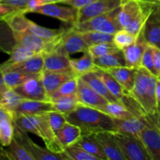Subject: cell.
Segmentation results:
<instances>
[{"label": "cell", "instance_id": "obj_4", "mask_svg": "<svg viewBox=\"0 0 160 160\" xmlns=\"http://www.w3.org/2000/svg\"><path fill=\"white\" fill-rule=\"evenodd\" d=\"M157 78L143 67H140L137 70L135 83L130 93L148 114L158 112L156 98Z\"/></svg>", "mask_w": 160, "mask_h": 160}, {"label": "cell", "instance_id": "obj_41", "mask_svg": "<svg viewBox=\"0 0 160 160\" xmlns=\"http://www.w3.org/2000/svg\"><path fill=\"white\" fill-rule=\"evenodd\" d=\"M136 38L137 37L135 35L130 33L129 31L122 29L114 34L113 43L120 50H123L125 48L134 43Z\"/></svg>", "mask_w": 160, "mask_h": 160}, {"label": "cell", "instance_id": "obj_19", "mask_svg": "<svg viewBox=\"0 0 160 160\" xmlns=\"http://www.w3.org/2000/svg\"><path fill=\"white\" fill-rule=\"evenodd\" d=\"M78 96L81 104L98 109L108 102L102 96L97 93L81 78H78Z\"/></svg>", "mask_w": 160, "mask_h": 160}, {"label": "cell", "instance_id": "obj_45", "mask_svg": "<svg viewBox=\"0 0 160 160\" xmlns=\"http://www.w3.org/2000/svg\"><path fill=\"white\" fill-rule=\"evenodd\" d=\"M30 0H0V4L9 6L16 9L28 12V5Z\"/></svg>", "mask_w": 160, "mask_h": 160}, {"label": "cell", "instance_id": "obj_15", "mask_svg": "<svg viewBox=\"0 0 160 160\" xmlns=\"http://www.w3.org/2000/svg\"><path fill=\"white\" fill-rule=\"evenodd\" d=\"M95 135L102 146L108 160H128L113 131H101Z\"/></svg>", "mask_w": 160, "mask_h": 160}, {"label": "cell", "instance_id": "obj_36", "mask_svg": "<svg viewBox=\"0 0 160 160\" xmlns=\"http://www.w3.org/2000/svg\"><path fill=\"white\" fill-rule=\"evenodd\" d=\"M24 99L14 89H8L1 95L0 108L15 112V109Z\"/></svg>", "mask_w": 160, "mask_h": 160}, {"label": "cell", "instance_id": "obj_56", "mask_svg": "<svg viewBox=\"0 0 160 160\" xmlns=\"http://www.w3.org/2000/svg\"><path fill=\"white\" fill-rule=\"evenodd\" d=\"M159 1H160V0H159Z\"/></svg>", "mask_w": 160, "mask_h": 160}, {"label": "cell", "instance_id": "obj_22", "mask_svg": "<svg viewBox=\"0 0 160 160\" xmlns=\"http://www.w3.org/2000/svg\"><path fill=\"white\" fill-rule=\"evenodd\" d=\"M54 111L52 102L36 101V100L23 99L15 109L17 117L18 116L42 115Z\"/></svg>", "mask_w": 160, "mask_h": 160}, {"label": "cell", "instance_id": "obj_6", "mask_svg": "<svg viewBox=\"0 0 160 160\" xmlns=\"http://www.w3.org/2000/svg\"><path fill=\"white\" fill-rule=\"evenodd\" d=\"M159 115L158 112L145 116V126L139 136L153 160H160Z\"/></svg>", "mask_w": 160, "mask_h": 160}, {"label": "cell", "instance_id": "obj_49", "mask_svg": "<svg viewBox=\"0 0 160 160\" xmlns=\"http://www.w3.org/2000/svg\"><path fill=\"white\" fill-rule=\"evenodd\" d=\"M156 98L158 112L160 110V78H158L156 85Z\"/></svg>", "mask_w": 160, "mask_h": 160}, {"label": "cell", "instance_id": "obj_5", "mask_svg": "<svg viewBox=\"0 0 160 160\" xmlns=\"http://www.w3.org/2000/svg\"><path fill=\"white\" fill-rule=\"evenodd\" d=\"M120 6L102 15L98 16L81 23H76L71 26L73 31L78 33L88 31H99L107 34H115L122 30L118 20Z\"/></svg>", "mask_w": 160, "mask_h": 160}, {"label": "cell", "instance_id": "obj_34", "mask_svg": "<svg viewBox=\"0 0 160 160\" xmlns=\"http://www.w3.org/2000/svg\"><path fill=\"white\" fill-rule=\"evenodd\" d=\"M98 110L110 116L112 118L127 119L134 117V114L121 102H109L102 106Z\"/></svg>", "mask_w": 160, "mask_h": 160}, {"label": "cell", "instance_id": "obj_9", "mask_svg": "<svg viewBox=\"0 0 160 160\" xmlns=\"http://www.w3.org/2000/svg\"><path fill=\"white\" fill-rule=\"evenodd\" d=\"M14 138L24 147L36 160H66L62 155L55 153L47 148H42L33 142L28 133L20 129L15 124V134Z\"/></svg>", "mask_w": 160, "mask_h": 160}, {"label": "cell", "instance_id": "obj_46", "mask_svg": "<svg viewBox=\"0 0 160 160\" xmlns=\"http://www.w3.org/2000/svg\"><path fill=\"white\" fill-rule=\"evenodd\" d=\"M95 1L96 0H62L60 3L73 6L78 9H81Z\"/></svg>", "mask_w": 160, "mask_h": 160}, {"label": "cell", "instance_id": "obj_16", "mask_svg": "<svg viewBox=\"0 0 160 160\" xmlns=\"http://www.w3.org/2000/svg\"><path fill=\"white\" fill-rule=\"evenodd\" d=\"M15 112L0 108V141L3 148H7L12 143L15 134Z\"/></svg>", "mask_w": 160, "mask_h": 160}, {"label": "cell", "instance_id": "obj_24", "mask_svg": "<svg viewBox=\"0 0 160 160\" xmlns=\"http://www.w3.org/2000/svg\"><path fill=\"white\" fill-rule=\"evenodd\" d=\"M138 69L130 68L128 67H120L109 69L106 71L110 73L123 87L126 93L130 94L133 90L135 83L136 73Z\"/></svg>", "mask_w": 160, "mask_h": 160}, {"label": "cell", "instance_id": "obj_11", "mask_svg": "<svg viewBox=\"0 0 160 160\" xmlns=\"http://www.w3.org/2000/svg\"><path fill=\"white\" fill-rule=\"evenodd\" d=\"M78 12L79 9L73 6H60L57 3H46L32 11V12L58 19L66 23H70L71 26L74 25L78 21Z\"/></svg>", "mask_w": 160, "mask_h": 160}, {"label": "cell", "instance_id": "obj_13", "mask_svg": "<svg viewBox=\"0 0 160 160\" xmlns=\"http://www.w3.org/2000/svg\"><path fill=\"white\" fill-rule=\"evenodd\" d=\"M40 75L41 73L38 76L30 78L14 90L24 99L51 102L41 81Z\"/></svg>", "mask_w": 160, "mask_h": 160}, {"label": "cell", "instance_id": "obj_1", "mask_svg": "<svg viewBox=\"0 0 160 160\" xmlns=\"http://www.w3.org/2000/svg\"><path fill=\"white\" fill-rule=\"evenodd\" d=\"M66 117L67 122L81 128L82 136L101 131H114L113 120L110 116L84 105L80 104Z\"/></svg>", "mask_w": 160, "mask_h": 160}, {"label": "cell", "instance_id": "obj_53", "mask_svg": "<svg viewBox=\"0 0 160 160\" xmlns=\"http://www.w3.org/2000/svg\"><path fill=\"white\" fill-rule=\"evenodd\" d=\"M159 128H160V115H159Z\"/></svg>", "mask_w": 160, "mask_h": 160}, {"label": "cell", "instance_id": "obj_54", "mask_svg": "<svg viewBox=\"0 0 160 160\" xmlns=\"http://www.w3.org/2000/svg\"><path fill=\"white\" fill-rule=\"evenodd\" d=\"M159 113H160V110H159Z\"/></svg>", "mask_w": 160, "mask_h": 160}, {"label": "cell", "instance_id": "obj_10", "mask_svg": "<svg viewBox=\"0 0 160 160\" xmlns=\"http://www.w3.org/2000/svg\"><path fill=\"white\" fill-rule=\"evenodd\" d=\"M88 45L81 36L78 32L73 31L70 27L67 28L66 32L59 39L54 52L70 56L75 53L85 52L88 50Z\"/></svg>", "mask_w": 160, "mask_h": 160}, {"label": "cell", "instance_id": "obj_14", "mask_svg": "<svg viewBox=\"0 0 160 160\" xmlns=\"http://www.w3.org/2000/svg\"><path fill=\"white\" fill-rule=\"evenodd\" d=\"M148 44L145 38L144 27L136 38L135 42L123 50L127 67L133 69L140 68L142 56Z\"/></svg>", "mask_w": 160, "mask_h": 160}, {"label": "cell", "instance_id": "obj_26", "mask_svg": "<svg viewBox=\"0 0 160 160\" xmlns=\"http://www.w3.org/2000/svg\"><path fill=\"white\" fill-rule=\"evenodd\" d=\"M59 142L64 148L74 145L82 138V131L78 126L67 122L60 130L56 132Z\"/></svg>", "mask_w": 160, "mask_h": 160}, {"label": "cell", "instance_id": "obj_12", "mask_svg": "<svg viewBox=\"0 0 160 160\" xmlns=\"http://www.w3.org/2000/svg\"><path fill=\"white\" fill-rule=\"evenodd\" d=\"M122 0H96L79 9L76 23H81L98 16L107 13L121 6ZM75 23V24H76Z\"/></svg>", "mask_w": 160, "mask_h": 160}, {"label": "cell", "instance_id": "obj_7", "mask_svg": "<svg viewBox=\"0 0 160 160\" xmlns=\"http://www.w3.org/2000/svg\"><path fill=\"white\" fill-rule=\"evenodd\" d=\"M12 38L15 42L14 45L25 47L35 53H49L54 52L55 48L57 45L59 39L56 40H48L42 38L39 36L33 34L29 32H14L12 31Z\"/></svg>", "mask_w": 160, "mask_h": 160}, {"label": "cell", "instance_id": "obj_51", "mask_svg": "<svg viewBox=\"0 0 160 160\" xmlns=\"http://www.w3.org/2000/svg\"><path fill=\"white\" fill-rule=\"evenodd\" d=\"M141 1L147 2L152 3V4L157 5V6H160V1H159V0H141Z\"/></svg>", "mask_w": 160, "mask_h": 160}, {"label": "cell", "instance_id": "obj_21", "mask_svg": "<svg viewBox=\"0 0 160 160\" xmlns=\"http://www.w3.org/2000/svg\"><path fill=\"white\" fill-rule=\"evenodd\" d=\"M78 77L73 72L69 73H56V72L43 70L40 78L44 88L50 98V95L56 92L62 84L69 80Z\"/></svg>", "mask_w": 160, "mask_h": 160}, {"label": "cell", "instance_id": "obj_44", "mask_svg": "<svg viewBox=\"0 0 160 160\" xmlns=\"http://www.w3.org/2000/svg\"><path fill=\"white\" fill-rule=\"evenodd\" d=\"M45 114H46V117L48 118L52 128V130L55 131L56 134L59 130H60L67 123L66 115L62 113V112L54 110L47 112Z\"/></svg>", "mask_w": 160, "mask_h": 160}, {"label": "cell", "instance_id": "obj_37", "mask_svg": "<svg viewBox=\"0 0 160 160\" xmlns=\"http://www.w3.org/2000/svg\"><path fill=\"white\" fill-rule=\"evenodd\" d=\"M61 154L66 160H102L76 145L66 148Z\"/></svg>", "mask_w": 160, "mask_h": 160}, {"label": "cell", "instance_id": "obj_28", "mask_svg": "<svg viewBox=\"0 0 160 160\" xmlns=\"http://www.w3.org/2000/svg\"><path fill=\"white\" fill-rule=\"evenodd\" d=\"M67 29L66 28L52 29V28L42 27L40 25L36 24L34 22L28 19L24 32L31 33V34L39 36L42 38L48 39V40H56V39L59 38L66 32Z\"/></svg>", "mask_w": 160, "mask_h": 160}, {"label": "cell", "instance_id": "obj_52", "mask_svg": "<svg viewBox=\"0 0 160 160\" xmlns=\"http://www.w3.org/2000/svg\"><path fill=\"white\" fill-rule=\"evenodd\" d=\"M62 0H43L44 4L46 3H60Z\"/></svg>", "mask_w": 160, "mask_h": 160}, {"label": "cell", "instance_id": "obj_8", "mask_svg": "<svg viewBox=\"0 0 160 160\" xmlns=\"http://www.w3.org/2000/svg\"><path fill=\"white\" fill-rule=\"evenodd\" d=\"M114 134L128 160H153L139 138L118 132Z\"/></svg>", "mask_w": 160, "mask_h": 160}, {"label": "cell", "instance_id": "obj_50", "mask_svg": "<svg viewBox=\"0 0 160 160\" xmlns=\"http://www.w3.org/2000/svg\"><path fill=\"white\" fill-rule=\"evenodd\" d=\"M0 81H1V84H0V95H2L6 91H7L8 89L9 88H8L7 86L6 85V84H5L4 82V80H3V78H2V76H1V80H0Z\"/></svg>", "mask_w": 160, "mask_h": 160}, {"label": "cell", "instance_id": "obj_2", "mask_svg": "<svg viewBox=\"0 0 160 160\" xmlns=\"http://www.w3.org/2000/svg\"><path fill=\"white\" fill-rule=\"evenodd\" d=\"M156 6L141 0H122L118 17L122 29L137 37Z\"/></svg>", "mask_w": 160, "mask_h": 160}, {"label": "cell", "instance_id": "obj_38", "mask_svg": "<svg viewBox=\"0 0 160 160\" xmlns=\"http://www.w3.org/2000/svg\"><path fill=\"white\" fill-rule=\"evenodd\" d=\"M78 34L84 39L88 47L101 43L113 42L114 34L99 32V31H88V32L78 33Z\"/></svg>", "mask_w": 160, "mask_h": 160}, {"label": "cell", "instance_id": "obj_30", "mask_svg": "<svg viewBox=\"0 0 160 160\" xmlns=\"http://www.w3.org/2000/svg\"><path fill=\"white\" fill-rule=\"evenodd\" d=\"M76 145L84 148L89 153L94 155L99 159L108 160L102 146L98 141V139L96 138L95 134L82 136L81 140L76 144Z\"/></svg>", "mask_w": 160, "mask_h": 160}, {"label": "cell", "instance_id": "obj_35", "mask_svg": "<svg viewBox=\"0 0 160 160\" xmlns=\"http://www.w3.org/2000/svg\"><path fill=\"white\" fill-rule=\"evenodd\" d=\"M38 75L39 74H28V73L19 71H8L4 72V73L1 72L2 78L4 80L6 85L9 89L16 88L30 78L38 76Z\"/></svg>", "mask_w": 160, "mask_h": 160}, {"label": "cell", "instance_id": "obj_3", "mask_svg": "<svg viewBox=\"0 0 160 160\" xmlns=\"http://www.w3.org/2000/svg\"><path fill=\"white\" fill-rule=\"evenodd\" d=\"M15 124L27 133H31L42 139L50 151L60 154L65 148L59 142L56 134L52 128L46 114L34 116H18Z\"/></svg>", "mask_w": 160, "mask_h": 160}, {"label": "cell", "instance_id": "obj_42", "mask_svg": "<svg viewBox=\"0 0 160 160\" xmlns=\"http://www.w3.org/2000/svg\"><path fill=\"white\" fill-rule=\"evenodd\" d=\"M6 149L15 157L17 160H36L35 158L24 148L22 146L15 138Z\"/></svg>", "mask_w": 160, "mask_h": 160}, {"label": "cell", "instance_id": "obj_23", "mask_svg": "<svg viewBox=\"0 0 160 160\" xmlns=\"http://www.w3.org/2000/svg\"><path fill=\"white\" fill-rule=\"evenodd\" d=\"M145 38L148 44L160 48V6H156L145 25Z\"/></svg>", "mask_w": 160, "mask_h": 160}, {"label": "cell", "instance_id": "obj_20", "mask_svg": "<svg viewBox=\"0 0 160 160\" xmlns=\"http://www.w3.org/2000/svg\"><path fill=\"white\" fill-rule=\"evenodd\" d=\"M44 70L56 73L73 72L71 68L70 56L52 52L44 53ZM74 73V72H73Z\"/></svg>", "mask_w": 160, "mask_h": 160}, {"label": "cell", "instance_id": "obj_40", "mask_svg": "<svg viewBox=\"0 0 160 160\" xmlns=\"http://www.w3.org/2000/svg\"><path fill=\"white\" fill-rule=\"evenodd\" d=\"M118 50L120 49L116 46V45L113 42H109V43H101L98 44V45H92V46L89 47L88 51L89 52L92 58L95 59L96 58L115 52H117Z\"/></svg>", "mask_w": 160, "mask_h": 160}, {"label": "cell", "instance_id": "obj_43", "mask_svg": "<svg viewBox=\"0 0 160 160\" xmlns=\"http://www.w3.org/2000/svg\"><path fill=\"white\" fill-rule=\"evenodd\" d=\"M153 45L148 44L145 50L141 62V67H143L146 70H148L149 73L153 74L154 76L157 77L156 68H155L154 64V58H153Z\"/></svg>", "mask_w": 160, "mask_h": 160}, {"label": "cell", "instance_id": "obj_29", "mask_svg": "<svg viewBox=\"0 0 160 160\" xmlns=\"http://www.w3.org/2000/svg\"><path fill=\"white\" fill-rule=\"evenodd\" d=\"M73 71L78 77H81L89 72L95 71L97 69L94 59L88 51L84 52L83 56L78 59H70Z\"/></svg>", "mask_w": 160, "mask_h": 160}, {"label": "cell", "instance_id": "obj_18", "mask_svg": "<svg viewBox=\"0 0 160 160\" xmlns=\"http://www.w3.org/2000/svg\"><path fill=\"white\" fill-rule=\"evenodd\" d=\"M145 114L142 117H133L127 119L112 118L114 123V132L132 135L139 138L141 132L145 126Z\"/></svg>", "mask_w": 160, "mask_h": 160}, {"label": "cell", "instance_id": "obj_55", "mask_svg": "<svg viewBox=\"0 0 160 160\" xmlns=\"http://www.w3.org/2000/svg\"><path fill=\"white\" fill-rule=\"evenodd\" d=\"M159 78H160V77H159Z\"/></svg>", "mask_w": 160, "mask_h": 160}, {"label": "cell", "instance_id": "obj_27", "mask_svg": "<svg viewBox=\"0 0 160 160\" xmlns=\"http://www.w3.org/2000/svg\"><path fill=\"white\" fill-rule=\"evenodd\" d=\"M94 62L97 68L103 70L116 68V67H127L123 50H118L115 52L96 58L94 59Z\"/></svg>", "mask_w": 160, "mask_h": 160}, {"label": "cell", "instance_id": "obj_31", "mask_svg": "<svg viewBox=\"0 0 160 160\" xmlns=\"http://www.w3.org/2000/svg\"><path fill=\"white\" fill-rule=\"evenodd\" d=\"M95 71L97 72V73L102 78V80L105 83V84L107 87V88L109 89L110 93L112 95H114L120 102H121L122 100L124 98L125 95H126V92L123 88V87L120 85V83L110 73L106 72V70L97 68Z\"/></svg>", "mask_w": 160, "mask_h": 160}, {"label": "cell", "instance_id": "obj_33", "mask_svg": "<svg viewBox=\"0 0 160 160\" xmlns=\"http://www.w3.org/2000/svg\"><path fill=\"white\" fill-rule=\"evenodd\" d=\"M6 53L9 55V58L6 62L2 63L1 67H6V66L11 65V64L23 62L37 54L29 48L17 45H12V48Z\"/></svg>", "mask_w": 160, "mask_h": 160}, {"label": "cell", "instance_id": "obj_39", "mask_svg": "<svg viewBox=\"0 0 160 160\" xmlns=\"http://www.w3.org/2000/svg\"><path fill=\"white\" fill-rule=\"evenodd\" d=\"M78 78L79 77H75L62 84L56 92H53L50 95V101L55 99V98H59V97L67 96V95H74V94L78 93Z\"/></svg>", "mask_w": 160, "mask_h": 160}, {"label": "cell", "instance_id": "obj_32", "mask_svg": "<svg viewBox=\"0 0 160 160\" xmlns=\"http://www.w3.org/2000/svg\"><path fill=\"white\" fill-rule=\"evenodd\" d=\"M51 102H52L55 111L60 112L65 115L73 112L81 104L78 94L59 97L52 100Z\"/></svg>", "mask_w": 160, "mask_h": 160}, {"label": "cell", "instance_id": "obj_48", "mask_svg": "<svg viewBox=\"0 0 160 160\" xmlns=\"http://www.w3.org/2000/svg\"><path fill=\"white\" fill-rule=\"evenodd\" d=\"M0 160H17L8 151L7 149H4L3 147L1 149L0 154Z\"/></svg>", "mask_w": 160, "mask_h": 160}, {"label": "cell", "instance_id": "obj_25", "mask_svg": "<svg viewBox=\"0 0 160 160\" xmlns=\"http://www.w3.org/2000/svg\"><path fill=\"white\" fill-rule=\"evenodd\" d=\"M95 70L85 73L80 78L109 102H120L116 97L110 93L105 83Z\"/></svg>", "mask_w": 160, "mask_h": 160}, {"label": "cell", "instance_id": "obj_47", "mask_svg": "<svg viewBox=\"0 0 160 160\" xmlns=\"http://www.w3.org/2000/svg\"><path fill=\"white\" fill-rule=\"evenodd\" d=\"M154 46V45H153ZM153 58H154V64L157 73L158 78L160 77V48L153 47Z\"/></svg>", "mask_w": 160, "mask_h": 160}, {"label": "cell", "instance_id": "obj_17", "mask_svg": "<svg viewBox=\"0 0 160 160\" xmlns=\"http://www.w3.org/2000/svg\"><path fill=\"white\" fill-rule=\"evenodd\" d=\"M0 69L2 73L19 71L28 74H40L44 70V56L42 53H38L23 62L6 67H0Z\"/></svg>", "mask_w": 160, "mask_h": 160}]
</instances>
